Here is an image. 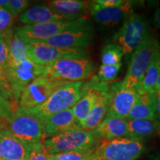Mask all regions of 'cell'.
<instances>
[{
    "instance_id": "6da1fadb",
    "label": "cell",
    "mask_w": 160,
    "mask_h": 160,
    "mask_svg": "<svg viewBox=\"0 0 160 160\" xmlns=\"http://www.w3.org/2000/svg\"><path fill=\"white\" fill-rule=\"evenodd\" d=\"M83 85L84 81L66 84L58 88L42 105L31 109L18 108L16 113L33 115L42 121L54 113L71 108L85 93Z\"/></svg>"
},
{
    "instance_id": "7a4b0ae2",
    "label": "cell",
    "mask_w": 160,
    "mask_h": 160,
    "mask_svg": "<svg viewBox=\"0 0 160 160\" xmlns=\"http://www.w3.org/2000/svg\"><path fill=\"white\" fill-rule=\"evenodd\" d=\"M145 151L143 141L131 138L98 139L88 160H136Z\"/></svg>"
},
{
    "instance_id": "3957f363",
    "label": "cell",
    "mask_w": 160,
    "mask_h": 160,
    "mask_svg": "<svg viewBox=\"0 0 160 160\" xmlns=\"http://www.w3.org/2000/svg\"><path fill=\"white\" fill-rule=\"evenodd\" d=\"M151 33L148 22L145 16L132 13L112 38V41L121 48L124 56L131 59L137 48Z\"/></svg>"
},
{
    "instance_id": "277c9868",
    "label": "cell",
    "mask_w": 160,
    "mask_h": 160,
    "mask_svg": "<svg viewBox=\"0 0 160 160\" xmlns=\"http://www.w3.org/2000/svg\"><path fill=\"white\" fill-rule=\"evenodd\" d=\"M160 46L159 41L151 33L145 38L130 59L127 73L121 85L124 88L135 90L141 82L151 63L155 51Z\"/></svg>"
},
{
    "instance_id": "5b68a950",
    "label": "cell",
    "mask_w": 160,
    "mask_h": 160,
    "mask_svg": "<svg viewBox=\"0 0 160 160\" xmlns=\"http://www.w3.org/2000/svg\"><path fill=\"white\" fill-rule=\"evenodd\" d=\"M92 131L82 128L71 130L44 140L48 154L71 151H86L92 148L97 141Z\"/></svg>"
},
{
    "instance_id": "8992f818",
    "label": "cell",
    "mask_w": 160,
    "mask_h": 160,
    "mask_svg": "<svg viewBox=\"0 0 160 160\" xmlns=\"http://www.w3.org/2000/svg\"><path fill=\"white\" fill-rule=\"evenodd\" d=\"M95 67L89 59H62L45 65V75L53 79L74 82L91 76Z\"/></svg>"
},
{
    "instance_id": "52a82bcc",
    "label": "cell",
    "mask_w": 160,
    "mask_h": 160,
    "mask_svg": "<svg viewBox=\"0 0 160 160\" xmlns=\"http://www.w3.org/2000/svg\"><path fill=\"white\" fill-rule=\"evenodd\" d=\"M70 82L53 79L47 75L36 78L23 90L19 102V108L31 109L43 104L58 88Z\"/></svg>"
},
{
    "instance_id": "ba28073f",
    "label": "cell",
    "mask_w": 160,
    "mask_h": 160,
    "mask_svg": "<svg viewBox=\"0 0 160 160\" xmlns=\"http://www.w3.org/2000/svg\"><path fill=\"white\" fill-rule=\"evenodd\" d=\"M5 70L17 105L23 90L36 78L45 74V65H38L29 59L8 64Z\"/></svg>"
},
{
    "instance_id": "9c48e42d",
    "label": "cell",
    "mask_w": 160,
    "mask_h": 160,
    "mask_svg": "<svg viewBox=\"0 0 160 160\" xmlns=\"http://www.w3.org/2000/svg\"><path fill=\"white\" fill-rule=\"evenodd\" d=\"M85 17L71 21H57L50 22L25 25L16 28L14 31L26 44L42 41L59 34L67 30L82 25L88 21Z\"/></svg>"
},
{
    "instance_id": "30bf717a",
    "label": "cell",
    "mask_w": 160,
    "mask_h": 160,
    "mask_svg": "<svg viewBox=\"0 0 160 160\" xmlns=\"http://www.w3.org/2000/svg\"><path fill=\"white\" fill-rule=\"evenodd\" d=\"M93 37V28L88 20L82 25L62 32L49 39L30 43L43 44L62 48H83L91 44Z\"/></svg>"
},
{
    "instance_id": "8fae6325",
    "label": "cell",
    "mask_w": 160,
    "mask_h": 160,
    "mask_svg": "<svg viewBox=\"0 0 160 160\" xmlns=\"http://www.w3.org/2000/svg\"><path fill=\"white\" fill-rule=\"evenodd\" d=\"M8 125L12 134L23 142L33 145L45 140L43 124L34 116L16 113Z\"/></svg>"
},
{
    "instance_id": "7c38bea8",
    "label": "cell",
    "mask_w": 160,
    "mask_h": 160,
    "mask_svg": "<svg viewBox=\"0 0 160 160\" xmlns=\"http://www.w3.org/2000/svg\"><path fill=\"white\" fill-rule=\"evenodd\" d=\"M27 55L30 60L40 65H48L58 59L87 57L83 48H62L39 43L27 44Z\"/></svg>"
},
{
    "instance_id": "4fadbf2b",
    "label": "cell",
    "mask_w": 160,
    "mask_h": 160,
    "mask_svg": "<svg viewBox=\"0 0 160 160\" xmlns=\"http://www.w3.org/2000/svg\"><path fill=\"white\" fill-rule=\"evenodd\" d=\"M140 2L128 1L121 8H102L91 2L90 13L93 21L104 31H110L122 25L127 17L133 13V8Z\"/></svg>"
},
{
    "instance_id": "5bb4252c",
    "label": "cell",
    "mask_w": 160,
    "mask_h": 160,
    "mask_svg": "<svg viewBox=\"0 0 160 160\" xmlns=\"http://www.w3.org/2000/svg\"><path fill=\"white\" fill-rule=\"evenodd\" d=\"M139 94L134 90L124 88L120 82L110 88V99L108 114L127 119Z\"/></svg>"
},
{
    "instance_id": "9a60e30c",
    "label": "cell",
    "mask_w": 160,
    "mask_h": 160,
    "mask_svg": "<svg viewBox=\"0 0 160 160\" xmlns=\"http://www.w3.org/2000/svg\"><path fill=\"white\" fill-rule=\"evenodd\" d=\"M33 145L25 143L16 138L8 127L0 131V158L8 160H27Z\"/></svg>"
},
{
    "instance_id": "2e32d148",
    "label": "cell",
    "mask_w": 160,
    "mask_h": 160,
    "mask_svg": "<svg viewBox=\"0 0 160 160\" xmlns=\"http://www.w3.org/2000/svg\"><path fill=\"white\" fill-rule=\"evenodd\" d=\"M42 122L43 124L45 139L65 131L82 128L71 108L50 116L42 120Z\"/></svg>"
},
{
    "instance_id": "e0dca14e",
    "label": "cell",
    "mask_w": 160,
    "mask_h": 160,
    "mask_svg": "<svg viewBox=\"0 0 160 160\" xmlns=\"http://www.w3.org/2000/svg\"><path fill=\"white\" fill-rule=\"evenodd\" d=\"M92 132L97 139L129 138L127 119L110 114H107L102 122Z\"/></svg>"
},
{
    "instance_id": "ac0fdd59",
    "label": "cell",
    "mask_w": 160,
    "mask_h": 160,
    "mask_svg": "<svg viewBox=\"0 0 160 160\" xmlns=\"http://www.w3.org/2000/svg\"><path fill=\"white\" fill-rule=\"evenodd\" d=\"M46 5L58 14L75 20L85 17L84 15L87 12H90L91 2L82 0H53L48 2Z\"/></svg>"
},
{
    "instance_id": "d6986e66",
    "label": "cell",
    "mask_w": 160,
    "mask_h": 160,
    "mask_svg": "<svg viewBox=\"0 0 160 160\" xmlns=\"http://www.w3.org/2000/svg\"><path fill=\"white\" fill-rule=\"evenodd\" d=\"M19 21L24 25H33L71 19L55 13L46 5H36L19 14Z\"/></svg>"
},
{
    "instance_id": "ffe728a7",
    "label": "cell",
    "mask_w": 160,
    "mask_h": 160,
    "mask_svg": "<svg viewBox=\"0 0 160 160\" xmlns=\"http://www.w3.org/2000/svg\"><path fill=\"white\" fill-rule=\"evenodd\" d=\"M83 90L85 93L77 102V103L71 108L76 119L77 120L80 126H82L88 119L93 105L97 102L100 92H102L92 87L88 82H84Z\"/></svg>"
},
{
    "instance_id": "44dd1931",
    "label": "cell",
    "mask_w": 160,
    "mask_h": 160,
    "mask_svg": "<svg viewBox=\"0 0 160 160\" xmlns=\"http://www.w3.org/2000/svg\"><path fill=\"white\" fill-rule=\"evenodd\" d=\"M129 138L143 141L160 132V122L156 119H127Z\"/></svg>"
},
{
    "instance_id": "7402d4cb",
    "label": "cell",
    "mask_w": 160,
    "mask_h": 160,
    "mask_svg": "<svg viewBox=\"0 0 160 160\" xmlns=\"http://www.w3.org/2000/svg\"><path fill=\"white\" fill-rule=\"evenodd\" d=\"M110 91L100 92L98 99L93 105L91 113L82 125L81 128L85 131H93L102 122L108 114L109 106Z\"/></svg>"
},
{
    "instance_id": "603a6c76",
    "label": "cell",
    "mask_w": 160,
    "mask_h": 160,
    "mask_svg": "<svg viewBox=\"0 0 160 160\" xmlns=\"http://www.w3.org/2000/svg\"><path fill=\"white\" fill-rule=\"evenodd\" d=\"M156 93L139 94L127 119H155Z\"/></svg>"
},
{
    "instance_id": "cb8c5ba5",
    "label": "cell",
    "mask_w": 160,
    "mask_h": 160,
    "mask_svg": "<svg viewBox=\"0 0 160 160\" xmlns=\"http://www.w3.org/2000/svg\"><path fill=\"white\" fill-rule=\"evenodd\" d=\"M160 73V46L155 51L141 82L135 90L138 94L156 93V85Z\"/></svg>"
},
{
    "instance_id": "d4e9b609",
    "label": "cell",
    "mask_w": 160,
    "mask_h": 160,
    "mask_svg": "<svg viewBox=\"0 0 160 160\" xmlns=\"http://www.w3.org/2000/svg\"><path fill=\"white\" fill-rule=\"evenodd\" d=\"M28 59L27 44L14 31L10 43L9 59L8 64L19 62Z\"/></svg>"
},
{
    "instance_id": "484cf974",
    "label": "cell",
    "mask_w": 160,
    "mask_h": 160,
    "mask_svg": "<svg viewBox=\"0 0 160 160\" xmlns=\"http://www.w3.org/2000/svg\"><path fill=\"white\" fill-rule=\"evenodd\" d=\"M123 57V51L119 45L115 43L108 44L102 49V65H117L121 63Z\"/></svg>"
},
{
    "instance_id": "4316f807",
    "label": "cell",
    "mask_w": 160,
    "mask_h": 160,
    "mask_svg": "<svg viewBox=\"0 0 160 160\" xmlns=\"http://www.w3.org/2000/svg\"><path fill=\"white\" fill-rule=\"evenodd\" d=\"M122 63L117 65H102L99 67L97 75L92 78L91 79L101 83L109 84L114 81L117 78L119 70L121 69Z\"/></svg>"
},
{
    "instance_id": "83f0119b",
    "label": "cell",
    "mask_w": 160,
    "mask_h": 160,
    "mask_svg": "<svg viewBox=\"0 0 160 160\" xmlns=\"http://www.w3.org/2000/svg\"><path fill=\"white\" fill-rule=\"evenodd\" d=\"M0 93L11 105V102H13V105L18 109L19 106L15 101L13 91H12L7 75H6L5 70L1 65H0Z\"/></svg>"
},
{
    "instance_id": "f1b7e54d",
    "label": "cell",
    "mask_w": 160,
    "mask_h": 160,
    "mask_svg": "<svg viewBox=\"0 0 160 160\" xmlns=\"http://www.w3.org/2000/svg\"><path fill=\"white\" fill-rule=\"evenodd\" d=\"M92 148L86 151L64 152L51 154L49 156V160H88Z\"/></svg>"
},
{
    "instance_id": "f546056e",
    "label": "cell",
    "mask_w": 160,
    "mask_h": 160,
    "mask_svg": "<svg viewBox=\"0 0 160 160\" xmlns=\"http://www.w3.org/2000/svg\"><path fill=\"white\" fill-rule=\"evenodd\" d=\"M14 23V17L4 8L0 7V37L11 34L13 32L12 26Z\"/></svg>"
},
{
    "instance_id": "4dcf8cb0",
    "label": "cell",
    "mask_w": 160,
    "mask_h": 160,
    "mask_svg": "<svg viewBox=\"0 0 160 160\" xmlns=\"http://www.w3.org/2000/svg\"><path fill=\"white\" fill-rule=\"evenodd\" d=\"M13 32L11 34L0 37V65L4 68L7 66L8 62L10 43L13 37Z\"/></svg>"
},
{
    "instance_id": "1f68e13d",
    "label": "cell",
    "mask_w": 160,
    "mask_h": 160,
    "mask_svg": "<svg viewBox=\"0 0 160 160\" xmlns=\"http://www.w3.org/2000/svg\"><path fill=\"white\" fill-rule=\"evenodd\" d=\"M43 142L33 144L27 160H49V156L45 148Z\"/></svg>"
},
{
    "instance_id": "d6a6232c",
    "label": "cell",
    "mask_w": 160,
    "mask_h": 160,
    "mask_svg": "<svg viewBox=\"0 0 160 160\" xmlns=\"http://www.w3.org/2000/svg\"><path fill=\"white\" fill-rule=\"evenodd\" d=\"M30 5L28 0H8L6 9L11 13L12 16L21 14L22 12L27 10Z\"/></svg>"
},
{
    "instance_id": "836d02e7",
    "label": "cell",
    "mask_w": 160,
    "mask_h": 160,
    "mask_svg": "<svg viewBox=\"0 0 160 160\" xmlns=\"http://www.w3.org/2000/svg\"><path fill=\"white\" fill-rule=\"evenodd\" d=\"M16 114L12 105L2 97L0 93V116L8 124Z\"/></svg>"
},
{
    "instance_id": "e575fe53",
    "label": "cell",
    "mask_w": 160,
    "mask_h": 160,
    "mask_svg": "<svg viewBox=\"0 0 160 160\" xmlns=\"http://www.w3.org/2000/svg\"><path fill=\"white\" fill-rule=\"evenodd\" d=\"M93 2L102 8H121L128 2L125 0H97Z\"/></svg>"
},
{
    "instance_id": "d590c367",
    "label": "cell",
    "mask_w": 160,
    "mask_h": 160,
    "mask_svg": "<svg viewBox=\"0 0 160 160\" xmlns=\"http://www.w3.org/2000/svg\"><path fill=\"white\" fill-rule=\"evenodd\" d=\"M155 119L160 122V90L156 92Z\"/></svg>"
},
{
    "instance_id": "8d00e7d4",
    "label": "cell",
    "mask_w": 160,
    "mask_h": 160,
    "mask_svg": "<svg viewBox=\"0 0 160 160\" xmlns=\"http://www.w3.org/2000/svg\"><path fill=\"white\" fill-rule=\"evenodd\" d=\"M153 24L160 31V5L156 10L154 14H153Z\"/></svg>"
},
{
    "instance_id": "74e56055",
    "label": "cell",
    "mask_w": 160,
    "mask_h": 160,
    "mask_svg": "<svg viewBox=\"0 0 160 160\" xmlns=\"http://www.w3.org/2000/svg\"><path fill=\"white\" fill-rule=\"evenodd\" d=\"M8 0H0V7L4 8L6 9L8 5Z\"/></svg>"
},
{
    "instance_id": "f35d334b",
    "label": "cell",
    "mask_w": 160,
    "mask_h": 160,
    "mask_svg": "<svg viewBox=\"0 0 160 160\" xmlns=\"http://www.w3.org/2000/svg\"><path fill=\"white\" fill-rule=\"evenodd\" d=\"M160 90V73L159 75V77H158L157 82V85H156V92Z\"/></svg>"
},
{
    "instance_id": "ab89813d",
    "label": "cell",
    "mask_w": 160,
    "mask_h": 160,
    "mask_svg": "<svg viewBox=\"0 0 160 160\" xmlns=\"http://www.w3.org/2000/svg\"><path fill=\"white\" fill-rule=\"evenodd\" d=\"M2 124H8V122L0 116V125H2Z\"/></svg>"
},
{
    "instance_id": "60d3db41",
    "label": "cell",
    "mask_w": 160,
    "mask_h": 160,
    "mask_svg": "<svg viewBox=\"0 0 160 160\" xmlns=\"http://www.w3.org/2000/svg\"><path fill=\"white\" fill-rule=\"evenodd\" d=\"M6 127H8V124H2V125H0V131H1L2 129L5 128Z\"/></svg>"
},
{
    "instance_id": "b9f144b4",
    "label": "cell",
    "mask_w": 160,
    "mask_h": 160,
    "mask_svg": "<svg viewBox=\"0 0 160 160\" xmlns=\"http://www.w3.org/2000/svg\"><path fill=\"white\" fill-rule=\"evenodd\" d=\"M155 160H160V153L158 156H157V157L155 158Z\"/></svg>"
},
{
    "instance_id": "7bdbcfd3",
    "label": "cell",
    "mask_w": 160,
    "mask_h": 160,
    "mask_svg": "<svg viewBox=\"0 0 160 160\" xmlns=\"http://www.w3.org/2000/svg\"><path fill=\"white\" fill-rule=\"evenodd\" d=\"M0 160H8V159H2V158H0Z\"/></svg>"
}]
</instances>
